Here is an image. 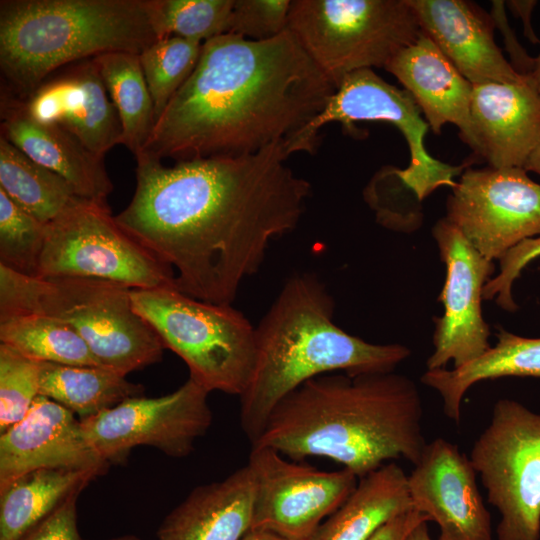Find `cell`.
<instances>
[{
	"label": "cell",
	"instance_id": "obj_29",
	"mask_svg": "<svg viewBox=\"0 0 540 540\" xmlns=\"http://www.w3.org/2000/svg\"><path fill=\"white\" fill-rule=\"evenodd\" d=\"M0 190L44 224L78 198L61 176L33 161L1 135Z\"/></svg>",
	"mask_w": 540,
	"mask_h": 540
},
{
	"label": "cell",
	"instance_id": "obj_22",
	"mask_svg": "<svg viewBox=\"0 0 540 540\" xmlns=\"http://www.w3.org/2000/svg\"><path fill=\"white\" fill-rule=\"evenodd\" d=\"M1 136L38 164L61 176L82 199L108 204L113 184L104 158L65 129L34 121L19 102L1 94Z\"/></svg>",
	"mask_w": 540,
	"mask_h": 540
},
{
	"label": "cell",
	"instance_id": "obj_8",
	"mask_svg": "<svg viewBox=\"0 0 540 540\" xmlns=\"http://www.w3.org/2000/svg\"><path fill=\"white\" fill-rule=\"evenodd\" d=\"M288 29L335 89L354 71L385 68L422 32L408 0H292Z\"/></svg>",
	"mask_w": 540,
	"mask_h": 540
},
{
	"label": "cell",
	"instance_id": "obj_23",
	"mask_svg": "<svg viewBox=\"0 0 540 540\" xmlns=\"http://www.w3.org/2000/svg\"><path fill=\"white\" fill-rule=\"evenodd\" d=\"M255 481L248 465L194 488L163 520L159 540H241L252 528Z\"/></svg>",
	"mask_w": 540,
	"mask_h": 540
},
{
	"label": "cell",
	"instance_id": "obj_34",
	"mask_svg": "<svg viewBox=\"0 0 540 540\" xmlns=\"http://www.w3.org/2000/svg\"><path fill=\"white\" fill-rule=\"evenodd\" d=\"M39 366L0 343V434L22 420L39 395Z\"/></svg>",
	"mask_w": 540,
	"mask_h": 540
},
{
	"label": "cell",
	"instance_id": "obj_24",
	"mask_svg": "<svg viewBox=\"0 0 540 540\" xmlns=\"http://www.w3.org/2000/svg\"><path fill=\"white\" fill-rule=\"evenodd\" d=\"M407 478L393 462L360 478L348 499L310 540H369L389 520L413 509Z\"/></svg>",
	"mask_w": 540,
	"mask_h": 540
},
{
	"label": "cell",
	"instance_id": "obj_26",
	"mask_svg": "<svg viewBox=\"0 0 540 540\" xmlns=\"http://www.w3.org/2000/svg\"><path fill=\"white\" fill-rule=\"evenodd\" d=\"M96 476L92 471L43 468L0 487V540H19Z\"/></svg>",
	"mask_w": 540,
	"mask_h": 540
},
{
	"label": "cell",
	"instance_id": "obj_32",
	"mask_svg": "<svg viewBox=\"0 0 540 540\" xmlns=\"http://www.w3.org/2000/svg\"><path fill=\"white\" fill-rule=\"evenodd\" d=\"M233 0H153L158 38L181 37L204 44L226 34Z\"/></svg>",
	"mask_w": 540,
	"mask_h": 540
},
{
	"label": "cell",
	"instance_id": "obj_20",
	"mask_svg": "<svg viewBox=\"0 0 540 540\" xmlns=\"http://www.w3.org/2000/svg\"><path fill=\"white\" fill-rule=\"evenodd\" d=\"M472 150L494 168H524L540 143V98L530 77L521 83L473 85Z\"/></svg>",
	"mask_w": 540,
	"mask_h": 540
},
{
	"label": "cell",
	"instance_id": "obj_9",
	"mask_svg": "<svg viewBox=\"0 0 540 540\" xmlns=\"http://www.w3.org/2000/svg\"><path fill=\"white\" fill-rule=\"evenodd\" d=\"M37 278H87L130 289L175 287L174 270L130 237L108 204L76 198L46 224Z\"/></svg>",
	"mask_w": 540,
	"mask_h": 540
},
{
	"label": "cell",
	"instance_id": "obj_31",
	"mask_svg": "<svg viewBox=\"0 0 540 540\" xmlns=\"http://www.w3.org/2000/svg\"><path fill=\"white\" fill-rule=\"evenodd\" d=\"M202 46L199 42L169 36L158 39L139 55L153 100L155 123L193 72Z\"/></svg>",
	"mask_w": 540,
	"mask_h": 540
},
{
	"label": "cell",
	"instance_id": "obj_13",
	"mask_svg": "<svg viewBox=\"0 0 540 540\" xmlns=\"http://www.w3.org/2000/svg\"><path fill=\"white\" fill-rule=\"evenodd\" d=\"M446 219L485 258L540 235V184L524 168L465 169L446 201Z\"/></svg>",
	"mask_w": 540,
	"mask_h": 540
},
{
	"label": "cell",
	"instance_id": "obj_18",
	"mask_svg": "<svg viewBox=\"0 0 540 540\" xmlns=\"http://www.w3.org/2000/svg\"><path fill=\"white\" fill-rule=\"evenodd\" d=\"M74 415L38 395L25 417L0 435V487L43 468L102 474L109 465L91 448Z\"/></svg>",
	"mask_w": 540,
	"mask_h": 540
},
{
	"label": "cell",
	"instance_id": "obj_44",
	"mask_svg": "<svg viewBox=\"0 0 540 540\" xmlns=\"http://www.w3.org/2000/svg\"><path fill=\"white\" fill-rule=\"evenodd\" d=\"M529 77L540 98V54L535 58V64Z\"/></svg>",
	"mask_w": 540,
	"mask_h": 540
},
{
	"label": "cell",
	"instance_id": "obj_7",
	"mask_svg": "<svg viewBox=\"0 0 540 540\" xmlns=\"http://www.w3.org/2000/svg\"><path fill=\"white\" fill-rule=\"evenodd\" d=\"M131 300L164 348L185 362L189 378L209 393H243L254 367L256 335L242 312L193 298L174 286L131 289Z\"/></svg>",
	"mask_w": 540,
	"mask_h": 540
},
{
	"label": "cell",
	"instance_id": "obj_37",
	"mask_svg": "<svg viewBox=\"0 0 540 540\" xmlns=\"http://www.w3.org/2000/svg\"><path fill=\"white\" fill-rule=\"evenodd\" d=\"M81 491L73 492L48 517L19 540H81L76 512V501Z\"/></svg>",
	"mask_w": 540,
	"mask_h": 540
},
{
	"label": "cell",
	"instance_id": "obj_35",
	"mask_svg": "<svg viewBox=\"0 0 540 540\" xmlns=\"http://www.w3.org/2000/svg\"><path fill=\"white\" fill-rule=\"evenodd\" d=\"M292 0H233L227 33L261 41L288 29Z\"/></svg>",
	"mask_w": 540,
	"mask_h": 540
},
{
	"label": "cell",
	"instance_id": "obj_45",
	"mask_svg": "<svg viewBox=\"0 0 540 540\" xmlns=\"http://www.w3.org/2000/svg\"><path fill=\"white\" fill-rule=\"evenodd\" d=\"M112 540H139L133 536H127V537H120V538H116V539H112Z\"/></svg>",
	"mask_w": 540,
	"mask_h": 540
},
{
	"label": "cell",
	"instance_id": "obj_25",
	"mask_svg": "<svg viewBox=\"0 0 540 540\" xmlns=\"http://www.w3.org/2000/svg\"><path fill=\"white\" fill-rule=\"evenodd\" d=\"M497 344L473 361L453 369L427 370L421 382L436 390L445 415L459 423L461 403L474 384L502 377L540 379V338L522 337L498 327Z\"/></svg>",
	"mask_w": 540,
	"mask_h": 540
},
{
	"label": "cell",
	"instance_id": "obj_19",
	"mask_svg": "<svg viewBox=\"0 0 540 540\" xmlns=\"http://www.w3.org/2000/svg\"><path fill=\"white\" fill-rule=\"evenodd\" d=\"M421 31L472 84L521 83L494 39L490 14L466 0H408Z\"/></svg>",
	"mask_w": 540,
	"mask_h": 540
},
{
	"label": "cell",
	"instance_id": "obj_33",
	"mask_svg": "<svg viewBox=\"0 0 540 540\" xmlns=\"http://www.w3.org/2000/svg\"><path fill=\"white\" fill-rule=\"evenodd\" d=\"M46 224L0 190V265L36 277Z\"/></svg>",
	"mask_w": 540,
	"mask_h": 540
},
{
	"label": "cell",
	"instance_id": "obj_17",
	"mask_svg": "<svg viewBox=\"0 0 540 540\" xmlns=\"http://www.w3.org/2000/svg\"><path fill=\"white\" fill-rule=\"evenodd\" d=\"M17 101L28 117L65 129L99 157L121 144L120 119L94 58L58 69Z\"/></svg>",
	"mask_w": 540,
	"mask_h": 540
},
{
	"label": "cell",
	"instance_id": "obj_1",
	"mask_svg": "<svg viewBox=\"0 0 540 540\" xmlns=\"http://www.w3.org/2000/svg\"><path fill=\"white\" fill-rule=\"evenodd\" d=\"M286 142L258 152L177 161L136 158V188L116 223L175 269L177 290L232 305L271 242L292 232L312 187L287 164Z\"/></svg>",
	"mask_w": 540,
	"mask_h": 540
},
{
	"label": "cell",
	"instance_id": "obj_6",
	"mask_svg": "<svg viewBox=\"0 0 540 540\" xmlns=\"http://www.w3.org/2000/svg\"><path fill=\"white\" fill-rule=\"evenodd\" d=\"M34 313L72 327L99 364L121 375L161 360L164 346L134 310L131 289L87 278L42 279L0 265V318Z\"/></svg>",
	"mask_w": 540,
	"mask_h": 540
},
{
	"label": "cell",
	"instance_id": "obj_3",
	"mask_svg": "<svg viewBox=\"0 0 540 540\" xmlns=\"http://www.w3.org/2000/svg\"><path fill=\"white\" fill-rule=\"evenodd\" d=\"M422 417L419 390L409 377L333 372L285 396L251 446L294 461L326 457L360 479L391 460L416 465L427 444Z\"/></svg>",
	"mask_w": 540,
	"mask_h": 540
},
{
	"label": "cell",
	"instance_id": "obj_42",
	"mask_svg": "<svg viewBox=\"0 0 540 540\" xmlns=\"http://www.w3.org/2000/svg\"><path fill=\"white\" fill-rule=\"evenodd\" d=\"M524 169L527 172H535L540 176V143L529 156L524 165Z\"/></svg>",
	"mask_w": 540,
	"mask_h": 540
},
{
	"label": "cell",
	"instance_id": "obj_43",
	"mask_svg": "<svg viewBox=\"0 0 540 540\" xmlns=\"http://www.w3.org/2000/svg\"><path fill=\"white\" fill-rule=\"evenodd\" d=\"M407 540H431L427 528V522L418 525L409 535Z\"/></svg>",
	"mask_w": 540,
	"mask_h": 540
},
{
	"label": "cell",
	"instance_id": "obj_15",
	"mask_svg": "<svg viewBox=\"0 0 540 540\" xmlns=\"http://www.w3.org/2000/svg\"><path fill=\"white\" fill-rule=\"evenodd\" d=\"M446 275L438 300L444 306L434 318V351L428 370L461 367L491 348L490 329L482 315L483 288L494 272V262L482 256L445 217L432 229Z\"/></svg>",
	"mask_w": 540,
	"mask_h": 540
},
{
	"label": "cell",
	"instance_id": "obj_12",
	"mask_svg": "<svg viewBox=\"0 0 540 540\" xmlns=\"http://www.w3.org/2000/svg\"><path fill=\"white\" fill-rule=\"evenodd\" d=\"M208 394L191 378L160 397L136 396L81 421L91 448L108 465L124 462L138 445L181 458L212 423Z\"/></svg>",
	"mask_w": 540,
	"mask_h": 540
},
{
	"label": "cell",
	"instance_id": "obj_27",
	"mask_svg": "<svg viewBox=\"0 0 540 540\" xmlns=\"http://www.w3.org/2000/svg\"><path fill=\"white\" fill-rule=\"evenodd\" d=\"M126 376L101 366L40 362L39 395L45 396L85 420L122 401L141 396L143 387Z\"/></svg>",
	"mask_w": 540,
	"mask_h": 540
},
{
	"label": "cell",
	"instance_id": "obj_28",
	"mask_svg": "<svg viewBox=\"0 0 540 540\" xmlns=\"http://www.w3.org/2000/svg\"><path fill=\"white\" fill-rule=\"evenodd\" d=\"M94 60L120 119L121 144L136 157L148 143L155 126L153 100L139 55L111 52Z\"/></svg>",
	"mask_w": 540,
	"mask_h": 540
},
{
	"label": "cell",
	"instance_id": "obj_5",
	"mask_svg": "<svg viewBox=\"0 0 540 540\" xmlns=\"http://www.w3.org/2000/svg\"><path fill=\"white\" fill-rule=\"evenodd\" d=\"M158 39L153 0H1V94L23 101L66 65Z\"/></svg>",
	"mask_w": 540,
	"mask_h": 540
},
{
	"label": "cell",
	"instance_id": "obj_16",
	"mask_svg": "<svg viewBox=\"0 0 540 540\" xmlns=\"http://www.w3.org/2000/svg\"><path fill=\"white\" fill-rule=\"evenodd\" d=\"M414 466L407 478L412 506L438 525V540H492L476 472L457 445L436 438Z\"/></svg>",
	"mask_w": 540,
	"mask_h": 540
},
{
	"label": "cell",
	"instance_id": "obj_11",
	"mask_svg": "<svg viewBox=\"0 0 540 540\" xmlns=\"http://www.w3.org/2000/svg\"><path fill=\"white\" fill-rule=\"evenodd\" d=\"M411 94L394 86L373 69L348 74L335 89L324 109L299 133L286 142L289 155L312 153L318 146L321 129L330 123L341 124L348 134L358 133L356 122L382 121L395 126L405 138L410 163L396 169L401 183L422 201L441 186L455 185L453 178L462 173L464 165L454 166L431 156L425 146L428 123Z\"/></svg>",
	"mask_w": 540,
	"mask_h": 540
},
{
	"label": "cell",
	"instance_id": "obj_40",
	"mask_svg": "<svg viewBox=\"0 0 540 540\" xmlns=\"http://www.w3.org/2000/svg\"><path fill=\"white\" fill-rule=\"evenodd\" d=\"M510 11L522 20L524 36L532 44H539L540 39L534 32L531 24V14L534 7L537 5L535 0H510L505 2Z\"/></svg>",
	"mask_w": 540,
	"mask_h": 540
},
{
	"label": "cell",
	"instance_id": "obj_10",
	"mask_svg": "<svg viewBox=\"0 0 540 540\" xmlns=\"http://www.w3.org/2000/svg\"><path fill=\"white\" fill-rule=\"evenodd\" d=\"M469 460L500 514L498 540L540 539V413L508 398L474 442Z\"/></svg>",
	"mask_w": 540,
	"mask_h": 540
},
{
	"label": "cell",
	"instance_id": "obj_4",
	"mask_svg": "<svg viewBox=\"0 0 540 540\" xmlns=\"http://www.w3.org/2000/svg\"><path fill=\"white\" fill-rule=\"evenodd\" d=\"M335 301L312 273L289 277L255 327L256 355L240 397L241 428L254 444L275 406L320 375L393 372L411 350L398 343L374 344L334 321Z\"/></svg>",
	"mask_w": 540,
	"mask_h": 540
},
{
	"label": "cell",
	"instance_id": "obj_2",
	"mask_svg": "<svg viewBox=\"0 0 540 540\" xmlns=\"http://www.w3.org/2000/svg\"><path fill=\"white\" fill-rule=\"evenodd\" d=\"M334 91L289 29L261 41L222 34L203 44L141 153L176 162L252 154L293 138Z\"/></svg>",
	"mask_w": 540,
	"mask_h": 540
},
{
	"label": "cell",
	"instance_id": "obj_39",
	"mask_svg": "<svg viewBox=\"0 0 540 540\" xmlns=\"http://www.w3.org/2000/svg\"><path fill=\"white\" fill-rule=\"evenodd\" d=\"M428 521L427 515L413 508L389 520L369 540H407L418 525Z\"/></svg>",
	"mask_w": 540,
	"mask_h": 540
},
{
	"label": "cell",
	"instance_id": "obj_38",
	"mask_svg": "<svg viewBox=\"0 0 540 540\" xmlns=\"http://www.w3.org/2000/svg\"><path fill=\"white\" fill-rule=\"evenodd\" d=\"M505 2L492 1L491 19L504 38L505 48L511 58V65L522 75H530L535 64V58L531 57L518 42L516 35L508 23L504 11Z\"/></svg>",
	"mask_w": 540,
	"mask_h": 540
},
{
	"label": "cell",
	"instance_id": "obj_41",
	"mask_svg": "<svg viewBox=\"0 0 540 540\" xmlns=\"http://www.w3.org/2000/svg\"><path fill=\"white\" fill-rule=\"evenodd\" d=\"M241 540H289L264 530H250Z\"/></svg>",
	"mask_w": 540,
	"mask_h": 540
},
{
	"label": "cell",
	"instance_id": "obj_30",
	"mask_svg": "<svg viewBox=\"0 0 540 540\" xmlns=\"http://www.w3.org/2000/svg\"><path fill=\"white\" fill-rule=\"evenodd\" d=\"M0 343L37 362L101 366L72 327L44 315L22 313L0 318Z\"/></svg>",
	"mask_w": 540,
	"mask_h": 540
},
{
	"label": "cell",
	"instance_id": "obj_36",
	"mask_svg": "<svg viewBox=\"0 0 540 540\" xmlns=\"http://www.w3.org/2000/svg\"><path fill=\"white\" fill-rule=\"evenodd\" d=\"M540 256V235L525 239L510 249L499 260V273L491 278L483 288V300H492L505 311L515 312L518 305L512 295L514 281L523 269Z\"/></svg>",
	"mask_w": 540,
	"mask_h": 540
},
{
	"label": "cell",
	"instance_id": "obj_14",
	"mask_svg": "<svg viewBox=\"0 0 540 540\" xmlns=\"http://www.w3.org/2000/svg\"><path fill=\"white\" fill-rule=\"evenodd\" d=\"M255 481L251 530L310 540L325 518L352 494L358 477L348 469L322 471L252 446L247 464Z\"/></svg>",
	"mask_w": 540,
	"mask_h": 540
},
{
	"label": "cell",
	"instance_id": "obj_21",
	"mask_svg": "<svg viewBox=\"0 0 540 540\" xmlns=\"http://www.w3.org/2000/svg\"><path fill=\"white\" fill-rule=\"evenodd\" d=\"M384 69L411 94L434 134H440L444 125L453 124L462 141L473 148V85L428 36L421 32Z\"/></svg>",
	"mask_w": 540,
	"mask_h": 540
}]
</instances>
